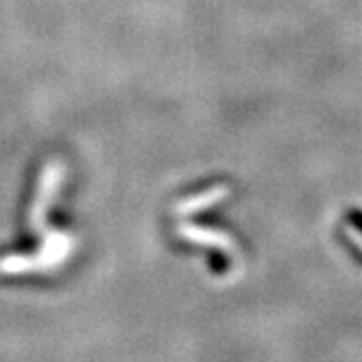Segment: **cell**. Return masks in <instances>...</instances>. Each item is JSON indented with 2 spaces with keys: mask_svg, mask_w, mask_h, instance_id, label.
Segmentation results:
<instances>
[{
  "mask_svg": "<svg viewBox=\"0 0 362 362\" xmlns=\"http://www.w3.org/2000/svg\"><path fill=\"white\" fill-rule=\"evenodd\" d=\"M179 234H181V238L192 240V243L212 245V247H223V249H234L231 240H229L227 236H223L221 231L203 229V227H197V225H179Z\"/></svg>",
  "mask_w": 362,
  "mask_h": 362,
  "instance_id": "1",
  "label": "cell"
},
{
  "mask_svg": "<svg viewBox=\"0 0 362 362\" xmlns=\"http://www.w3.org/2000/svg\"><path fill=\"white\" fill-rule=\"evenodd\" d=\"M223 194H227V188H216V190H212V192H208V194H203V197L194 199L197 203L188 201V203H184V205H179V210H184V212H194V210L205 208V205H210V203H216V199H221Z\"/></svg>",
  "mask_w": 362,
  "mask_h": 362,
  "instance_id": "2",
  "label": "cell"
}]
</instances>
